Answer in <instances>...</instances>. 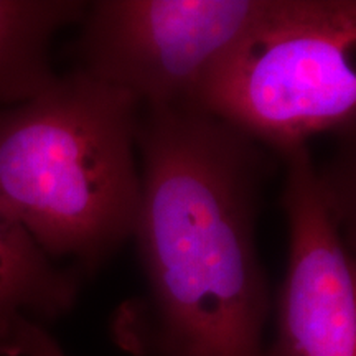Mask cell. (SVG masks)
<instances>
[{"mask_svg": "<svg viewBox=\"0 0 356 356\" xmlns=\"http://www.w3.org/2000/svg\"><path fill=\"white\" fill-rule=\"evenodd\" d=\"M280 157L289 262L279 292L277 335L266 356H356L348 193L318 170L307 145Z\"/></svg>", "mask_w": 356, "mask_h": 356, "instance_id": "obj_5", "label": "cell"}, {"mask_svg": "<svg viewBox=\"0 0 356 356\" xmlns=\"http://www.w3.org/2000/svg\"><path fill=\"white\" fill-rule=\"evenodd\" d=\"M83 274L53 261L0 204V345L22 323L47 325L68 314Z\"/></svg>", "mask_w": 356, "mask_h": 356, "instance_id": "obj_6", "label": "cell"}, {"mask_svg": "<svg viewBox=\"0 0 356 356\" xmlns=\"http://www.w3.org/2000/svg\"><path fill=\"white\" fill-rule=\"evenodd\" d=\"M269 0H96L79 22L89 76L140 108H195L208 76Z\"/></svg>", "mask_w": 356, "mask_h": 356, "instance_id": "obj_4", "label": "cell"}, {"mask_svg": "<svg viewBox=\"0 0 356 356\" xmlns=\"http://www.w3.org/2000/svg\"><path fill=\"white\" fill-rule=\"evenodd\" d=\"M270 150L195 108H140L132 238L144 292L114 338L139 356H266L269 289L257 251Z\"/></svg>", "mask_w": 356, "mask_h": 356, "instance_id": "obj_1", "label": "cell"}, {"mask_svg": "<svg viewBox=\"0 0 356 356\" xmlns=\"http://www.w3.org/2000/svg\"><path fill=\"white\" fill-rule=\"evenodd\" d=\"M356 2L269 0L208 76L197 109L282 155L356 115Z\"/></svg>", "mask_w": 356, "mask_h": 356, "instance_id": "obj_3", "label": "cell"}, {"mask_svg": "<svg viewBox=\"0 0 356 356\" xmlns=\"http://www.w3.org/2000/svg\"><path fill=\"white\" fill-rule=\"evenodd\" d=\"M140 104L81 70L0 108V204L83 275L132 238L142 181Z\"/></svg>", "mask_w": 356, "mask_h": 356, "instance_id": "obj_2", "label": "cell"}, {"mask_svg": "<svg viewBox=\"0 0 356 356\" xmlns=\"http://www.w3.org/2000/svg\"><path fill=\"white\" fill-rule=\"evenodd\" d=\"M81 0H0V108L25 102L55 81L51 44L79 25Z\"/></svg>", "mask_w": 356, "mask_h": 356, "instance_id": "obj_7", "label": "cell"}, {"mask_svg": "<svg viewBox=\"0 0 356 356\" xmlns=\"http://www.w3.org/2000/svg\"><path fill=\"white\" fill-rule=\"evenodd\" d=\"M0 356H66L47 327L22 323L0 345Z\"/></svg>", "mask_w": 356, "mask_h": 356, "instance_id": "obj_8", "label": "cell"}]
</instances>
